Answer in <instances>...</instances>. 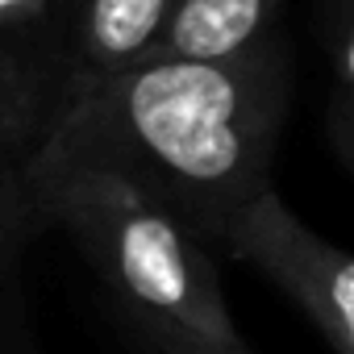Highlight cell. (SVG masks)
Listing matches in <instances>:
<instances>
[{
    "mask_svg": "<svg viewBox=\"0 0 354 354\" xmlns=\"http://www.w3.org/2000/svg\"><path fill=\"white\" fill-rule=\"evenodd\" d=\"M63 46H67V0H0V55L21 67L63 109ZM59 117V113H55Z\"/></svg>",
    "mask_w": 354,
    "mask_h": 354,
    "instance_id": "cell-7",
    "label": "cell"
},
{
    "mask_svg": "<svg viewBox=\"0 0 354 354\" xmlns=\"http://www.w3.org/2000/svg\"><path fill=\"white\" fill-rule=\"evenodd\" d=\"M55 113V100L21 67H13L0 55V158L26 162L42 146Z\"/></svg>",
    "mask_w": 354,
    "mask_h": 354,
    "instance_id": "cell-8",
    "label": "cell"
},
{
    "mask_svg": "<svg viewBox=\"0 0 354 354\" xmlns=\"http://www.w3.org/2000/svg\"><path fill=\"white\" fill-rule=\"evenodd\" d=\"M283 0H180L154 59H234L275 34Z\"/></svg>",
    "mask_w": 354,
    "mask_h": 354,
    "instance_id": "cell-5",
    "label": "cell"
},
{
    "mask_svg": "<svg viewBox=\"0 0 354 354\" xmlns=\"http://www.w3.org/2000/svg\"><path fill=\"white\" fill-rule=\"evenodd\" d=\"M121 329H125V342L133 354H250L246 346L242 350H221L180 325H167V321H154V317H129V313H117Z\"/></svg>",
    "mask_w": 354,
    "mask_h": 354,
    "instance_id": "cell-9",
    "label": "cell"
},
{
    "mask_svg": "<svg viewBox=\"0 0 354 354\" xmlns=\"http://www.w3.org/2000/svg\"><path fill=\"white\" fill-rule=\"evenodd\" d=\"M175 9L180 0H67L63 100L96 80L154 59Z\"/></svg>",
    "mask_w": 354,
    "mask_h": 354,
    "instance_id": "cell-4",
    "label": "cell"
},
{
    "mask_svg": "<svg viewBox=\"0 0 354 354\" xmlns=\"http://www.w3.org/2000/svg\"><path fill=\"white\" fill-rule=\"evenodd\" d=\"M292 104L275 34L234 59H146L71 92L26 162H84L129 180L205 246L271 192Z\"/></svg>",
    "mask_w": 354,
    "mask_h": 354,
    "instance_id": "cell-1",
    "label": "cell"
},
{
    "mask_svg": "<svg viewBox=\"0 0 354 354\" xmlns=\"http://www.w3.org/2000/svg\"><path fill=\"white\" fill-rule=\"evenodd\" d=\"M50 230H63L104 283L117 313L180 325L242 350L213 246L129 180L84 162H21Z\"/></svg>",
    "mask_w": 354,
    "mask_h": 354,
    "instance_id": "cell-2",
    "label": "cell"
},
{
    "mask_svg": "<svg viewBox=\"0 0 354 354\" xmlns=\"http://www.w3.org/2000/svg\"><path fill=\"white\" fill-rule=\"evenodd\" d=\"M42 205L21 162L0 158V354H26L21 271L30 246L46 234Z\"/></svg>",
    "mask_w": 354,
    "mask_h": 354,
    "instance_id": "cell-6",
    "label": "cell"
},
{
    "mask_svg": "<svg viewBox=\"0 0 354 354\" xmlns=\"http://www.w3.org/2000/svg\"><path fill=\"white\" fill-rule=\"evenodd\" d=\"M321 38L337 59L346 92L354 96V0H321Z\"/></svg>",
    "mask_w": 354,
    "mask_h": 354,
    "instance_id": "cell-10",
    "label": "cell"
},
{
    "mask_svg": "<svg viewBox=\"0 0 354 354\" xmlns=\"http://www.w3.org/2000/svg\"><path fill=\"white\" fill-rule=\"evenodd\" d=\"M221 250L271 279L333 350L354 354V254L313 234L275 188L225 230Z\"/></svg>",
    "mask_w": 354,
    "mask_h": 354,
    "instance_id": "cell-3",
    "label": "cell"
},
{
    "mask_svg": "<svg viewBox=\"0 0 354 354\" xmlns=\"http://www.w3.org/2000/svg\"><path fill=\"white\" fill-rule=\"evenodd\" d=\"M329 138H333V150L354 167V96L350 92H342L329 113Z\"/></svg>",
    "mask_w": 354,
    "mask_h": 354,
    "instance_id": "cell-11",
    "label": "cell"
}]
</instances>
